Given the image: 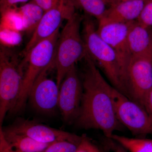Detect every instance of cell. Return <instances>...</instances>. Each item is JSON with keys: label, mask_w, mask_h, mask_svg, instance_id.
<instances>
[{"label": "cell", "mask_w": 152, "mask_h": 152, "mask_svg": "<svg viewBox=\"0 0 152 152\" xmlns=\"http://www.w3.org/2000/svg\"><path fill=\"white\" fill-rule=\"evenodd\" d=\"M83 95V83L75 65L66 74L59 88L58 108L66 123L72 124L77 118Z\"/></svg>", "instance_id": "9"}, {"label": "cell", "mask_w": 152, "mask_h": 152, "mask_svg": "<svg viewBox=\"0 0 152 152\" xmlns=\"http://www.w3.org/2000/svg\"><path fill=\"white\" fill-rule=\"evenodd\" d=\"M75 6L69 0H60L56 5L45 12L25 47V57L36 45L59 30L63 20H67L75 14Z\"/></svg>", "instance_id": "10"}, {"label": "cell", "mask_w": 152, "mask_h": 152, "mask_svg": "<svg viewBox=\"0 0 152 152\" xmlns=\"http://www.w3.org/2000/svg\"><path fill=\"white\" fill-rule=\"evenodd\" d=\"M110 139L129 152H152V140L145 138H130L114 134Z\"/></svg>", "instance_id": "17"}, {"label": "cell", "mask_w": 152, "mask_h": 152, "mask_svg": "<svg viewBox=\"0 0 152 152\" xmlns=\"http://www.w3.org/2000/svg\"><path fill=\"white\" fill-rule=\"evenodd\" d=\"M53 65L46 68L40 74L28 98L34 109L41 113L53 114L58 108L59 88L56 81L48 77V72Z\"/></svg>", "instance_id": "12"}, {"label": "cell", "mask_w": 152, "mask_h": 152, "mask_svg": "<svg viewBox=\"0 0 152 152\" xmlns=\"http://www.w3.org/2000/svg\"><path fill=\"white\" fill-rule=\"evenodd\" d=\"M82 27V37L88 54L103 72L112 86L126 96L113 50L99 35L94 22L90 16L83 17Z\"/></svg>", "instance_id": "2"}, {"label": "cell", "mask_w": 152, "mask_h": 152, "mask_svg": "<svg viewBox=\"0 0 152 152\" xmlns=\"http://www.w3.org/2000/svg\"><path fill=\"white\" fill-rule=\"evenodd\" d=\"M84 59L86 65L82 82L83 98L75 123L80 129L99 130L110 139L115 132L122 131L124 128L116 115L109 92L110 85L88 53Z\"/></svg>", "instance_id": "1"}, {"label": "cell", "mask_w": 152, "mask_h": 152, "mask_svg": "<svg viewBox=\"0 0 152 152\" xmlns=\"http://www.w3.org/2000/svg\"><path fill=\"white\" fill-rule=\"evenodd\" d=\"M32 1L40 6L45 12L56 5L60 0H33Z\"/></svg>", "instance_id": "23"}, {"label": "cell", "mask_w": 152, "mask_h": 152, "mask_svg": "<svg viewBox=\"0 0 152 152\" xmlns=\"http://www.w3.org/2000/svg\"><path fill=\"white\" fill-rule=\"evenodd\" d=\"M6 128L14 132L28 136L42 143L51 144L66 140L80 144L82 138V136L23 118L18 119L12 124Z\"/></svg>", "instance_id": "11"}, {"label": "cell", "mask_w": 152, "mask_h": 152, "mask_svg": "<svg viewBox=\"0 0 152 152\" xmlns=\"http://www.w3.org/2000/svg\"><path fill=\"white\" fill-rule=\"evenodd\" d=\"M0 152H15L6 141L1 129H0Z\"/></svg>", "instance_id": "25"}, {"label": "cell", "mask_w": 152, "mask_h": 152, "mask_svg": "<svg viewBox=\"0 0 152 152\" xmlns=\"http://www.w3.org/2000/svg\"><path fill=\"white\" fill-rule=\"evenodd\" d=\"M76 152H105L100 147L88 137L83 135L80 142Z\"/></svg>", "instance_id": "20"}, {"label": "cell", "mask_w": 152, "mask_h": 152, "mask_svg": "<svg viewBox=\"0 0 152 152\" xmlns=\"http://www.w3.org/2000/svg\"><path fill=\"white\" fill-rule=\"evenodd\" d=\"M79 145L69 141H61L50 144L41 152H76Z\"/></svg>", "instance_id": "19"}, {"label": "cell", "mask_w": 152, "mask_h": 152, "mask_svg": "<svg viewBox=\"0 0 152 152\" xmlns=\"http://www.w3.org/2000/svg\"><path fill=\"white\" fill-rule=\"evenodd\" d=\"M150 1H151L152 2V0H149Z\"/></svg>", "instance_id": "28"}, {"label": "cell", "mask_w": 152, "mask_h": 152, "mask_svg": "<svg viewBox=\"0 0 152 152\" xmlns=\"http://www.w3.org/2000/svg\"><path fill=\"white\" fill-rule=\"evenodd\" d=\"M144 107L152 118V87L146 95L144 100Z\"/></svg>", "instance_id": "24"}, {"label": "cell", "mask_w": 152, "mask_h": 152, "mask_svg": "<svg viewBox=\"0 0 152 152\" xmlns=\"http://www.w3.org/2000/svg\"><path fill=\"white\" fill-rule=\"evenodd\" d=\"M83 18L75 13L67 20L60 34L54 62L59 88L68 71L77 62L84 58L87 54L80 32Z\"/></svg>", "instance_id": "3"}, {"label": "cell", "mask_w": 152, "mask_h": 152, "mask_svg": "<svg viewBox=\"0 0 152 152\" xmlns=\"http://www.w3.org/2000/svg\"><path fill=\"white\" fill-rule=\"evenodd\" d=\"M152 87V52L132 56L128 69V98L144 107L145 98Z\"/></svg>", "instance_id": "8"}, {"label": "cell", "mask_w": 152, "mask_h": 152, "mask_svg": "<svg viewBox=\"0 0 152 152\" xmlns=\"http://www.w3.org/2000/svg\"><path fill=\"white\" fill-rule=\"evenodd\" d=\"M148 0L125 1L116 3L107 9L99 24L128 23L137 20Z\"/></svg>", "instance_id": "13"}, {"label": "cell", "mask_w": 152, "mask_h": 152, "mask_svg": "<svg viewBox=\"0 0 152 152\" xmlns=\"http://www.w3.org/2000/svg\"><path fill=\"white\" fill-rule=\"evenodd\" d=\"M130 23L99 24L97 28L99 35L111 47L116 55L121 80L127 96L128 69L132 58L127 39Z\"/></svg>", "instance_id": "7"}, {"label": "cell", "mask_w": 152, "mask_h": 152, "mask_svg": "<svg viewBox=\"0 0 152 152\" xmlns=\"http://www.w3.org/2000/svg\"><path fill=\"white\" fill-rule=\"evenodd\" d=\"M127 39L132 56L152 53V33L137 20L129 23Z\"/></svg>", "instance_id": "14"}, {"label": "cell", "mask_w": 152, "mask_h": 152, "mask_svg": "<svg viewBox=\"0 0 152 152\" xmlns=\"http://www.w3.org/2000/svg\"><path fill=\"white\" fill-rule=\"evenodd\" d=\"M109 145L114 152H127L124 148L111 139H110Z\"/></svg>", "instance_id": "26"}, {"label": "cell", "mask_w": 152, "mask_h": 152, "mask_svg": "<svg viewBox=\"0 0 152 152\" xmlns=\"http://www.w3.org/2000/svg\"><path fill=\"white\" fill-rule=\"evenodd\" d=\"M15 56L4 48L0 51V126L6 115L15 106L20 93L24 74Z\"/></svg>", "instance_id": "5"}, {"label": "cell", "mask_w": 152, "mask_h": 152, "mask_svg": "<svg viewBox=\"0 0 152 152\" xmlns=\"http://www.w3.org/2000/svg\"><path fill=\"white\" fill-rule=\"evenodd\" d=\"M137 20L147 28L152 27V2L148 0Z\"/></svg>", "instance_id": "21"}, {"label": "cell", "mask_w": 152, "mask_h": 152, "mask_svg": "<svg viewBox=\"0 0 152 152\" xmlns=\"http://www.w3.org/2000/svg\"><path fill=\"white\" fill-rule=\"evenodd\" d=\"M75 7L80 8L88 15L99 20L103 16L107 8L104 0H69Z\"/></svg>", "instance_id": "18"}, {"label": "cell", "mask_w": 152, "mask_h": 152, "mask_svg": "<svg viewBox=\"0 0 152 152\" xmlns=\"http://www.w3.org/2000/svg\"><path fill=\"white\" fill-rule=\"evenodd\" d=\"M18 10L21 18L23 28L28 32H34L45 12L33 1L22 6Z\"/></svg>", "instance_id": "16"}, {"label": "cell", "mask_w": 152, "mask_h": 152, "mask_svg": "<svg viewBox=\"0 0 152 152\" xmlns=\"http://www.w3.org/2000/svg\"><path fill=\"white\" fill-rule=\"evenodd\" d=\"M29 0H1V13L12 8L13 7L19 3H26Z\"/></svg>", "instance_id": "22"}, {"label": "cell", "mask_w": 152, "mask_h": 152, "mask_svg": "<svg viewBox=\"0 0 152 152\" xmlns=\"http://www.w3.org/2000/svg\"><path fill=\"white\" fill-rule=\"evenodd\" d=\"M110 0H104V1L106 3V4L107 5L109 1Z\"/></svg>", "instance_id": "27"}, {"label": "cell", "mask_w": 152, "mask_h": 152, "mask_svg": "<svg viewBox=\"0 0 152 152\" xmlns=\"http://www.w3.org/2000/svg\"><path fill=\"white\" fill-rule=\"evenodd\" d=\"M6 141L15 152H41L50 144L36 141L28 136L0 126Z\"/></svg>", "instance_id": "15"}, {"label": "cell", "mask_w": 152, "mask_h": 152, "mask_svg": "<svg viewBox=\"0 0 152 152\" xmlns=\"http://www.w3.org/2000/svg\"><path fill=\"white\" fill-rule=\"evenodd\" d=\"M117 118L137 138L152 136V118L143 107L129 99L112 85L109 87Z\"/></svg>", "instance_id": "6"}, {"label": "cell", "mask_w": 152, "mask_h": 152, "mask_svg": "<svg viewBox=\"0 0 152 152\" xmlns=\"http://www.w3.org/2000/svg\"><path fill=\"white\" fill-rule=\"evenodd\" d=\"M59 32V30L36 45L25 57L23 64H27V68L24 75L18 99L11 113H18L24 108L30 91L36 80L44 69L53 64L60 36Z\"/></svg>", "instance_id": "4"}]
</instances>
